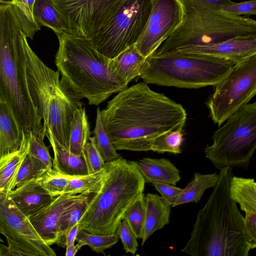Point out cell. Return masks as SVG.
Listing matches in <instances>:
<instances>
[{
  "instance_id": "obj_1",
  "label": "cell",
  "mask_w": 256,
  "mask_h": 256,
  "mask_svg": "<svg viewBox=\"0 0 256 256\" xmlns=\"http://www.w3.org/2000/svg\"><path fill=\"white\" fill-rule=\"evenodd\" d=\"M117 94L100 110L106 132L116 150H150L156 138L185 124L183 106L144 82Z\"/></svg>"
},
{
  "instance_id": "obj_2",
  "label": "cell",
  "mask_w": 256,
  "mask_h": 256,
  "mask_svg": "<svg viewBox=\"0 0 256 256\" xmlns=\"http://www.w3.org/2000/svg\"><path fill=\"white\" fill-rule=\"evenodd\" d=\"M232 168L220 169L218 180L198 212L181 252L192 256H248L256 248L246 232L244 218L230 196Z\"/></svg>"
},
{
  "instance_id": "obj_3",
  "label": "cell",
  "mask_w": 256,
  "mask_h": 256,
  "mask_svg": "<svg viewBox=\"0 0 256 256\" xmlns=\"http://www.w3.org/2000/svg\"><path fill=\"white\" fill-rule=\"evenodd\" d=\"M28 36L12 5L0 4V98L21 130L44 136L42 118L30 95L26 77Z\"/></svg>"
},
{
  "instance_id": "obj_4",
  "label": "cell",
  "mask_w": 256,
  "mask_h": 256,
  "mask_svg": "<svg viewBox=\"0 0 256 256\" xmlns=\"http://www.w3.org/2000/svg\"><path fill=\"white\" fill-rule=\"evenodd\" d=\"M59 46L54 62L61 82L74 96L98 106L128 84L112 70L110 58L99 52L86 37L56 34Z\"/></svg>"
},
{
  "instance_id": "obj_5",
  "label": "cell",
  "mask_w": 256,
  "mask_h": 256,
  "mask_svg": "<svg viewBox=\"0 0 256 256\" xmlns=\"http://www.w3.org/2000/svg\"><path fill=\"white\" fill-rule=\"evenodd\" d=\"M104 169L78 222L80 229L92 234L114 233L126 210L144 189L137 162L121 157L106 162Z\"/></svg>"
},
{
  "instance_id": "obj_6",
  "label": "cell",
  "mask_w": 256,
  "mask_h": 256,
  "mask_svg": "<svg viewBox=\"0 0 256 256\" xmlns=\"http://www.w3.org/2000/svg\"><path fill=\"white\" fill-rule=\"evenodd\" d=\"M182 20L154 52L163 54L177 49L218 42L230 38L256 35V22L248 16L222 13L217 7L194 0H180Z\"/></svg>"
},
{
  "instance_id": "obj_7",
  "label": "cell",
  "mask_w": 256,
  "mask_h": 256,
  "mask_svg": "<svg viewBox=\"0 0 256 256\" xmlns=\"http://www.w3.org/2000/svg\"><path fill=\"white\" fill-rule=\"evenodd\" d=\"M227 60L178 51L152 54L147 57L139 76L147 84L180 88L215 86L232 71Z\"/></svg>"
},
{
  "instance_id": "obj_8",
  "label": "cell",
  "mask_w": 256,
  "mask_h": 256,
  "mask_svg": "<svg viewBox=\"0 0 256 256\" xmlns=\"http://www.w3.org/2000/svg\"><path fill=\"white\" fill-rule=\"evenodd\" d=\"M223 124L204 148L206 157L218 169L246 168L256 148V102L244 105Z\"/></svg>"
},
{
  "instance_id": "obj_9",
  "label": "cell",
  "mask_w": 256,
  "mask_h": 256,
  "mask_svg": "<svg viewBox=\"0 0 256 256\" xmlns=\"http://www.w3.org/2000/svg\"><path fill=\"white\" fill-rule=\"evenodd\" d=\"M152 0H125L110 20L89 39L109 58L135 44L148 18Z\"/></svg>"
},
{
  "instance_id": "obj_10",
  "label": "cell",
  "mask_w": 256,
  "mask_h": 256,
  "mask_svg": "<svg viewBox=\"0 0 256 256\" xmlns=\"http://www.w3.org/2000/svg\"><path fill=\"white\" fill-rule=\"evenodd\" d=\"M207 102L210 116L218 126L256 94V54L234 65Z\"/></svg>"
},
{
  "instance_id": "obj_11",
  "label": "cell",
  "mask_w": 256,
  "mask_h": 256,
  "mask_svg": "<svg viewBox=\"0 0 256 256\" xmlns=\"http://www.w3.org/2000/svg\"><path fill=\"white\" fill-rule=\"evenodd\" d=\"M9 192H0V234L4 236L8 243L5 256H56L29 218L14 204Z\"/></svg>"
},
{
  "instance_id": "obj_12",
  "label": "cell",
  "mask_w": 256,
  "mask_h": 256,
  "mask_svg": "<svg viewBox=\"0 0 256 256\" xmlns=\"http://www.w3.org/2000/svg\"><path fill=\"white\" fill-rule=\"evenodd\" d=\"M70 34L90 38L114 15L125 0H52Z\"/></svg>"
},
{
  "instance_id": "obj_13",
  "label": "cell",
  "mask_w": 256,
  "mask_h": 256,
  "mask_svg": "<svg viewBox=\"0 0 256 256\" xmlns=\"http://www.w3.org/2000/svg\"><path fill=\"white\" fill-rule=\"evenodd\" d=\"M80 100L62 82L45 98L40 113L50 142L54 141L69 150L70 124L74 110L82 104Z\"/></svg>"
},
{
  "instance_id": "obj_14",
  "label": "cell",
  "mask_w": 256,
  "mask_h": 256,
  "mask_svg": "<svg viewBox=\"0 0 256 256\" xmlns=\"http://www.w3.org/2000/svg\"><path fill=\"white\" fill-rule=\"evenodd\" d=\"M182 16L180 0H152L145 28L135 44L146 58L153 54L180 24Z\"/></svg>"
},
{
  "instance_id": "obj_15",
  "label": "cell",
  "mask_w": 256,
  "mask_h": 256,
  "mask_svg": "<svg viewBox=\"0 0 256 256\" xmlns=\"http://www.w3.org/2000/svg\"><path fill=\"white\" fill-rule=\"evenodd\" d=\"M96 184L82 194H62L55 196L48 206L29 218L38 234L46 244L50 246L59 242L58 224L62 214L76 202L88 195Z\"/></svg>"
},
{
  "instance_id": "obj_16",
  "label": "cell",
  "mask_w": 256,
  "mask_h": 256,
  "mask_svg": "<svg viewBox=\"0 0 256 256\" xmlns=\"http://www.w3.org/2000/svg\"><path fill=\"white\" fill-rule=\"evenodd\" d=\"M176 51L225 60L235 64L256 54V35L238 36L206 44L192 45L179 48Z\"/></svg>"
},
{
  "instance_id": "obj_17",
  "label": "cell",
  "mask_w": 256,
  "mask_h": 256,
  "mask_svg": "<svg viewBox=\"0 0 256 256\" xmlns=\"http://www.w3.org/2000/svg\"><path fill=\"white\" fill-rule=\"evenodd\" d=\"M230 196L245 212L246 232L256 244V183L253 178L232 176L230 183Z\"/></svg>"
},
{
  "instance_id": "obj_18",
  "label": "cell",
  "mask_w": 256,
  "mask_h": 256,
  "mask_svg": "<svg viewBox=\"0 0 256 256\" xmlns=\"http://www.w3.org/2000/svg\"><path fill=\"white\" fill-rule=\"evenodd\" d=\"M9 195L18 208L29 218L48 206L54 198L41 186L36 178L24 182L12 190Z\"/></svg>"
},
{
  "instance_id": "obj_19",
  "label": "cell",
  "mask_w": 256,
  "mask_h": 256,
  "mask_svg": "<svg viewBox=\"0 0 256 256\" xmlns=\"http://www.w3.org/2000/svg\"><path fill=\"white\" fill-rule=\"evenodd\" d=\"M146 214L142 246L156 230L170 223L172 206L160 196L148 193L144 196Z\"/></svg>"
},
{
  "instance_id": "obj_20",
  "label": "cell",
  "mask_w": 256,
  "mask_h": 256,
  "mask_svg": "<svg viewBox=\"0 0 256 256\" xmlns=\"http://www.w3.org/2000/svg\"><path fill=\"white\" fill-rule=\"evenodd\" d=\"M23 134L10 106L0 98V158L20 148Z\"/></svg>"
},
{
  "instance_id": "obj_21",
  "label": "cell",
  "mask_w": 256,
  "mask_h": 256,
  "mask_svg": "<svg viewBox=\"0 0 256 256\" xmlns=\"http://www.w3.org/2000/svg\"><path fill=\"white\" fill-rule=\"evenodd\" d=\"M137 166L146 182H156L176 186L181 179L180 170L164 158H143L137 162Z\"/></svg>"
},
{
  "instance_id": "obj_22",
  "label": "cell",
  "mask_w": 256,
  "mask_h": 256,
  "mask_svg": "<svg viewBox=\"0 0 256 256\" xmlns=\"http://www.w3.org/2000/svg\"><path fill=\"white\" fill-rule=\"evenodd\" d=\"M146 59L134 44L114 58H110V66L114 72L128 84L139 76Z\"/></svg>"
},
{
  "instance_id": "obj_23",
  "label": "cell",
  "mask_w": 256,
  "mask_h": 256,
  "mask_svg": "<svg viewBox=\"0 0 256 256\" xmlns=\"http://www.w3.org/2000/svg\"><path fill=\"white\" fill-rule=\"evenodd\" d=\"M28 150V141L24 132L20 148L0 158V192H10L12 184Z\"/></svg>"
},
{
  "instance_id": "obj_24",
  "label": "cell",
  "mask_w": 256,
  "mask_h": 256,
  "mask_svg": "<svg viewBox=\"0 0 256 256\" xmlns=\"http://www.w3.org/2000/svg\"><path fill=\"white\" fill-rule=\"evenodd\" d=\"M32 13L39 26H46L56 34H70L67 24L52 0H36Z\"/></svg>"
},
{
  "instance_id": "obj_25",
  "label": "cell",
  "mask_w": 256,
  "mask_h": 256,
  "mask_svg": "<svg viewBox=\"0 0 256 256\" xmlns=\"http://www.w3.org/2000/svg\"><path fill=\"white\" fill-rule=\"evenodd\" d=\"M91 132L88 118L82 104L74 112L70 124L69 150L77 156H82L84 147L90 140Z\"/></svg>"
},
{
  "instance_id": "obj_26",
  "label": "cell",
  "mask_w": 256,
  "mask_h": 256,
  "mask_svg": "<svg viewBox=\"0 0 256 256\" xmlns=\"http://www.w3.org/2000/svg\"><path fill=\"white\" fill-rule=\"evenodd\" d=\"M50 142L54 155L52 168L68 176L88 174L86 166L82 156H76L56 142L54 141Z\"/></svg>"
},
{
  "instance_id": "obj_27",
  "label": "cell",
  "mask_w": 256,
  "mask_h": 256,
  "mask_svg": "<svg viewBox=\"0 0 256 256\" xmlns=\"http://www.w3.org/2000/svg\"><path fill=\"white\" fill-rule=\"evenodd\" d=\"M219 175L216 172L202 174L195 172L192 180L182 188L172 208L190 202H198L205 191L216 184Z\"/></svg>"
},
{
  "instance_id": "obj_28",
  "label": "cell",
  "mask_w": 256,
  "mask_h": 256,
  "mask_svg": "<svg viewBox=\"0 0 256 256\" xmlns=\"http://www.w3.org/2000/svg\"><path fill=\"white\" fill-rule=\"evenodd\" d=\"M100 108L96 110L95 127L90 140L94 144L97 150L105 162L114 160L121 158L120 154L117 152L110 140L102 124Z\"/></svg>"
},
{
  "instance_id": "obj_29",
  "label": "cell",
  "mask_w": 256,
  "mask_h": 256,
  "mask_svg": "<svg viewBox=\"0 0 256 256\" xmlns=\"http://www.w3.org/2000/svg\"><path fill=\"white\" fill-rule=\"evenodd\" d=\"M184 124L180 125L175 129L166 132L158 136L152 143L150 150L158 153L180 154L184 142Z\"/></svg>"
},
{
  "instance_id": "obj_30",
  "label": "cell",
  "mask_w": 256,
  "mask_h": 256,
  "mask_svg": "<svg viewBox=\"0 0 256 256\" xmlns=\"http://www.w3.org/2000/svg\"><path fill=\"white\" fill-rule=\"evenodd\" d=\"M119 240L116 232L110 234H100L88 232L80 229L76 241L83 246H88L96 253H103L104 250L114 246Z\"/></svg>"
},
{
  "instance_id": "obj_31",
  "label": "cell",
  "mask_w": 256,
  "mask_h": 256,
  "mask_svg": "<svg viewBox=\"0 0 256 256\" xmlns=\"http://www.w3.org/2000/svg\"><path fill=\"white\" fill-rule=\"evenodd\" d=\"M70 176L63 174L52 168L44 170L36 179L48 194L55 197L64 193Z\"/></svg>"
},
{
  "instance_id": "obj_32",
  "label": "cell",
  "mask_w": 256,
  "mask_h": 256,
  "mask_svg": "<svg viewBox=\"0 0 256 256\" xmlns=\"http://www.w3.org/2000/svg\"><path fill=\"white\" fill-rule=\"evenodd\" d=\"M90 193L76 202L62 214L58 224L60 240L57 244L58 246H60L66 234L80 221L87 206Z\"/></svg>"
},
{
  "instance_id": "obj_33",
  "label": "cell",
  "mask_w": 256,
  "mask_h": 256,
  "mask_svg": "<svg viewBox=\"0 0 256 256\" xmlns=\"http://www.w3.org/2000/svg\"><path fill=\"white\" fill-rule=\"evenodd\" d=\"M144 194H142L126 210L123 219L126 220L137 238L143 236L145 221Z\"/></svg>"
},
{
  "instance_id": "obj_34",
  "label": "cell",
  "mask_w": 256,
  "mask_h": 256,
  "mask_svg": "<svg viewBox=\"0 0 256 256\" xmlns=\"http://www.w3.org/2000/svg\"><path fill=\"white\" fill-rule=\"evenodd\" d=\"M48 168L38 159L28 154L22 162L10 187V191L24 182L36 178Z\"/></svg>"
},
{
  "instance_id": "obj_35",
  "label": "cell",
  "mask_w": 256,
  "mask_h": 256,
  "mask_svg": "<svg viewBox=\"0 0 256 256\" xmlns=\"http://www.w3.org/2000/svg\"><path fill=\"white\" fill-rule=\"evenodd\" d=\"M104 172V167L94 173L71 176L63 194H78L88 191L98 182Z\"/></svg>"
},
{
  "instance_id": "obj_36",
  "label": "cell",
  "mask_w": 256,
  "mask_h": 256,
  "mask_svg": "<svg viewBox=\"0 0 256 256\" xmlns=\"http://www.w3.org/2000/svg\"><path fill=\"white\" fill-rule=\"evenodd\" d=\"M14 1L16 4L13 6L23 28L28 38L33 39L35 33L40 30V26L34 20L26 0Z\"/></svg>"
},
{
  "instance_id": "obj_37",
  "label": "cell",
  "mask_w": 256,
  "mask_h": 256,
  "mask_svg": "<svg viewBox=\"0 0 256 256\" xmlns=\"http://www.w3.org/2000/svg\"><path fill=\"white\" fill-rule=\"evenodd\" d=\"M29 143L28 154L38 159L48 168H52V159L49 149L44 142V137L38 136L31 133L26 135Z\"/></svg>"
},
{
  "instance_id": "obj_38",
  "label": "cell",
  "mask_w": 256,
  "mask_h": 256,
  "mask_svg": "<svg viewBox=\"0 0 256 256\" xmlns=\"http://www.w3.org/2000/svg\"><path fill=\"white\" fill-rule=\"evenodd\" d=\"M82 156L86 166L88 174L94 173L104 168L106 162L92 140H90L85 145Z\"/></svg>"
},
{
  "instance_id": "obj_39",
  "label": "cell",
  "mask_w": 256,
  "mask_h": 256,
  "mask_svg": "<svg viewBox=\"0 0 256 256\" xmlns=\"http://www.w3.org/2000/svg\"><path fill=\"white\" fill-rule=\"evenodd\" d=\"M115 232L121 240L125 252L134 254L138 246V238L126 220H122Z\"/></svg>"
},
{
  "instance_id": "obj_40",
  "label": "cell",
  "mask_w": 256,
  "mask_h": 256,
  "mask_svg": "<svg viewBox=\"0 0 256 256\" xmlns=\"http://www.w3.org/2000/svg\"><path fill=\"white\" fill-rule=\"evenodd\" d=\"M217 10L224 14L234 16L256 14V0H250L241 2H234L217 7Z\"/></svg>"
},
{
  "instance_id": "obj_41",
  "label": "cell",
  "mask_w": 256,
  "mask_h": 256,
  "mask_svg": "<svg viewBox=\"0 0 256 256\" xmlns=\"http://www.w3.org/2000/svg\"><path fill=\"white\" fill-rule=\"evenodd\" d=\"M151 184L161 194V196L172 206L174 204L182 188L168 184L152 182Z\"/></svg>"
},
{
  "instance_id": "obj_42",
  "label": "cell",
  "mask_w": 256,
  "mask_h": 256,
  "mask_svg": "<svg viewBox=\"0 0 256 256\" xmlns=\"http://www.w3.org/2000/svg\"><path fill=\"white\" fill-rule=\"evenodd\" d=\"M80 229L78 223L75 224L65 235L60 246L66 248L74 244L78 231Z\"/></svg>"
},
{
  "instance_id": "obj_43",
  "label": "cell",
  "mask_w": 256,
  "mask_h": 256,
  "mask_svg": "<svg viewBox=\"0 0 256 256\" xmlns=\"http://www.w3.org/2000/svg\"><path fill=\"white\" fill-rule=\"evenodd\" d=\"M200 2L202 3L205 4L207 5L214 6L218 7L225 4H232L234 2L231 0H194Z\"/></svg>"
},
{
  "instance_id": "obj_44",
  "label": "cell",
  "mask_w": 256,
  "mask_h": 256,
  "mask_svg": "<svg viewBox=\"0 0 256 256\" xmlns=\"http://www.w3.org/2000/svg\"><path fill=\"white\" fill-rule=\"evenodd\" d=\"M82 246L80 244H72L66 248V256H74Z\"/></svg>"
},
{
  "instance_id": "obj_45",
  "label": "cell",
  "mask_w": 256,
  "mask_h": 256,
  "mask_svg": "<svg viewBox=\"0 0 256 256\" xmlns=\"http://www.w3.org/2000/svg\"><path fill=\"white\" fill-rule=\"evenodd\" d=\"M3 242V240L2 239L0 236V256H4L6 254V246L4 245L2 243Z\"/></svg>"
},
{
  "instance_id": "obj_46",
  "label": "cell",
  "mask_w": 256,
  "mask_h": 256,
  "mask_svg": "<svg viewBox=\"0 0 256 256\" xmlns=\"http://www.w3.org/2000/svg\"><path fill=\"white\" fill-rule=\"evenodd\" d=\"M0 4L14 6L16 2L14 0H0Z\"/></svg>"
},
{
  "instance_id": "obj_47",
  "label": "cell",
  "mask_w": 256,
  "mask_h": 256,
  "mask_svg": "<svg viewBox=\"0 0 256 256\" xmlns=\"http://www.w3.org/2000/svg\"><path fill=\"white\" fill-rule=\"evenodd\" d=\"M35 0H26L28 8L31 12L32 11V9Z\"/></svg>"
}]
</instances>
